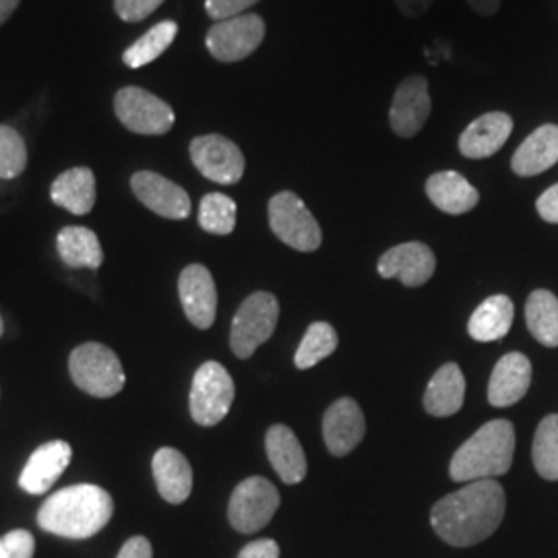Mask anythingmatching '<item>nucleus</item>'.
<instances>
[{"label":"nucleus","instance_id":"dca6fc26","mask_svg":"<svg viewBox=\"0 0 558 558\" xmlns=\"http://www.w3.org/2000/svg\"><path fill=\"white\" fill-rule=\"evenodd\" d=\"M366 422L354 399H338L323 418V439L331 456L343 458L352 453L364 439Z\"/></svg>","mask_w":558,"mask_h":558},{"label":"nucleus","instance_id":"a211bd4d","mask_svg":"<svg viewBox=\"0 0 558 558\" xmlns=\"http://www.w3.org/2000/svg\"><path fill=\"white\" fill-rule=\"evenodd\" d=\"M513 133V119L505 112H488L474 120L459 137V151L470 160H484L499 151Z\"/></svg>","mask_w":558,"mask_h":558},{"label":"nucleus","instance_id":"2f4dec72","mask_svg":"<svg viewBox=\"0 0 558 558\" xmlns=\"http://www.w3.org/2000/svg\"><path fill=\"white\" fill-rule=\"evenodd\" d=\"M199 226L209 234H232L236 228V203L221 193L205 195L201 199Z\"/></svg>","mask_w":558,"mask_h":558},{"label":"nucleus","instance_id":"9b49d317","mask_svg":"<svg viewBox=\"0 0 558 558\" xmlns=\"http://www.w3.org/2000/svg\"><path fill=\"white\" fill-rule=\"evenodd\" d=\"M191 160L205 179L218 184H236L244 174L239 145L221 135H201L191 141Z\"/></svg>","mask_w":558,"mask_h":558},{"label":"nucleus","instance_id":"4be33fe9","mask_svg":"<svg viewBox=\"0 0 558 558\" xmlns=\"http://www.w3.org/2000/svg\"><path fill=\"white\" fill-rule=\"evenodd\" d=\"M558 161V126L542 124L523 141L511 160L513 172L521 179L538 177Z\"/></svg>","mask_w":558,"mask_h":558},{"label":"nucleus","instance_id":"6e6552de","mask_svg":"<svg viewBox=\"0 0 558 558\" xmlns=\"http://www.w3.org/2000/svg\"><path fill=\"white\" fill-rule=\"evenodd\" d=\"M278 507V488L269 480L253 476L242 480L234 488L228 505V519L240 534H255L274 519Z\"/></svg>","mask_w":558,"mask_h":558},{"label":"nucleus","instance_id":"473e14b6","mask_svg":"<svg viewBox=\"0 0 558 558\" xmlns=\"http://www.w3.org/2000/svg\"><path fill=\"white\" fill-rule=\"evenodd\" d=\"M27 168V145L9 124H0V179L13 180Z\"/></svg>","mask_w":558,"mask_h":558},{"label":"nucleus","instance_id":"4468645a","mask_svg":"<svg viewBox=\"0 0 558 558\" xmlns=\"http://www.w3.org/2000/svg\"><path fill=\"white\" fill-rule=\"evenodd\" d=\"M179 294L189 320L199 329H209L218 313V290L209 269L199 263L184 267L179 278Z\"/></svg>","mask_w":558,"mask_h":558},{"label":"nucleus","instance_id":"39448f33","mask_svg":"<svg viewBox=\"0 0 558 558\" xmlns=\"http://www.w3.org/2000/svg\"><path fill=\"white\" fill-rule=\"evenodd\" d=\"M279 319V302L269 292H255L240 304L232 320L230 345L239 359H251L257 348L271 339Z\"/></svg>","mask_w":558,"mask_h":558},{"label":"nucleus","instance_id":"9d476101","mask_svg":"<svg viewBox=\"0 0 558 558\" xmlns=\"http://www.w3.org/2000/svg\"><path fill=\"white\" fill-rule=\"evenodd\" d=\"M265 40V21L259 15H239L232 20L216 21L207 32V50L220 62L248 59Z\"/></svg>","mask_w":558,"mask_h":558},{"label":"nucleus","instance_id":"f257e3e1","mask_svg":"<svg viewBox=\"0 0 558 558\" xmlns=\"http://www.w3.org/2000/svg\"><path fill=\"white\" fill-rule=\"evenodd\" d=\"M507 509L505 490L497 480L468 482L433 507L430 523L442 542L468 548L490 538L499 530Z\"/></svg>","mask_w":558,"mask_h":558},{"label":"nucleus","instance_id":"a19ab883","mask_svg":"<svg viewBox=\"0 0 558 558\" xmlns=\"http://www.w3.org/2000/svg\"><path fill=\"white\" fill-rule=\"evenodd\" d=\"M500 2H502V0H468V4H470L478 15H482V17L495 15L500 9Z\"/></svg>","mask_w":558,"mask_h":558},{"label":"nucleus","instance_id":"72a5a7b5","mask_svg":"<svg viewBox=\"0 0 558 558\" xmlns=\"http://www.w3.org/2000/svg\"><path fill=\"white\" fill-rule=\"evenodd\" d=\"M36 539L27 530H13L0 538V558H34Z\"/></svg>","mask_w":558,"mask_h":558},{"label":"nucleus","instance_id":"6ab92c4d","mask_svg":"<svg viewBox=\"0 0 558 558\" xmlns=\"http://www.w3.org/2000/svg\"><path fill=\"white\" fill-rule=\"evenodd\" d=\"M532 385V362L511 352L497 362L488 383V401L495 408H509L523 399Z\"/></svg>","mask_w":558,"mask_h":558},{"label":"nucleus","instance_id":"1a4fd4ad","mask_svg":"<svg viewBox=\"0 0 558 558\" xmlns=\"http://www.w3.org/2000/svg\"><path fill=\"white\" fill-rule=\"evenodd\" d=\"M114 114L137 135H166L174 126V110L141 87H122L114 96Z\"/></svg>","mask_w":558,"mask_h":558},{"label":"nucleus","instance_id":"4c0bfd02","mask_svg":"<svg viewBox=\"0 0 558 558\" xmlns=\"http://www.w3.org/2000/svg\"><path fill=\"white\" fill-rule=\"evenodd\" d=\"M239 558H279V546L276 539H255L240 550Z\"/></svg>","mask_w":558,"mask_h":558},{"label":"nucleus","instance_id":"aec40b11","mask_svg":"<svg viewBox=\"0 0 558 558\" xmlns=\"http://www.w3.org/2000/svg\"><path fill=\"white\" fill-rule=\"evenodd\" d=\"M154 478L161 499L170 505H180L191 497L193 490V468L179 449L161 447L151 461Z\"/></svg>","mask_w":558,"mask_h":558},{"label":"nucleus","instance_id":"a878e982","mask_svg":"<svg viewBox=\"0 0 558 558\" xmlns=\"http://www.w3.org/2000/svg\"><path fill=\"white\" fill-rule=\"evenodd\" d=\"M515 308L509 296H490L474 311L468 323V331L476 341H499L513 325Z\"/></svg>","mask_w":558,"mask_h":558},{"label":"nucleus","instance_id":"7c9ffc66","mask_svg":"<svg viewBox=\"0 0 558 558\" xmlns=\"http://www.w3.org/2000/svg\"><path fill=\"white\" fill-rule=\"evenodd\" d=\"M532 459L542 478L558 480V414H550L539 422L532 445Z\"/></svg>","mask_w":558,"mask_h":558},{"label":"nucleus","instance_id":"c9c22d12","mask_svg":"<svg viewBox=\"0 0 558 558\" xmlns=\"http://www.w3.org/2000/svg\"><path fill=\"white\" fill-rule=\"evenodd\" d=\"M259 0H205V11L211 20H232V17L244 15Z\"/></svg>","mask_w":558,"mask_h":558},{"label":"nucleus","instance_id":"f3484780","mask_svg":"<svg viewBox=\"0 0 558 558\" xmlns=\"http://www.w3.org/2000/svg\"><path fill=\"white\" fill-rule=\"evenodd\" d=\"M73 458V449L64 440H50L38 447L20 476V486L29 495H46L64 474Z\"/></svg>","mask_w":558,"mask_h":558},{"label":"nucleus","instance_id":"0eeeda50","mask_svg":"<svg viewBox=\"0 0 558 558\" xmlns=\"http://www.w3.org/2000/svg\"><path fill=\"white\" fill-rule=\"evenodd\" d=\"M269 226L290 248L313 253L323 242L320 226L299 195L283 191L269 201Z\"/></svg>","mask_w":558,"mask_h":558},{"label":"nucleus","instance_id":"393cba45","mask_svg":"<svg viewBox=\"0 0 558 558\" xmlns=\"http://www.w3.org/2000/svg\"><path fill=\"white\" fill-rule=\"evenodd\" d=\"M50 197L59 207L71 211L73 216H87L96 205L94 172L85 166L62 172L59 179L52 182Z\"/></svg>","mask_w":558,"mask_h":558},{"label":"nucleus","instance_id":"7ed1b4c3","mask_svg":"<svg viewBox=\"0 0 558 558\" xmlns=\"http://www.w3.org/2000/svg\"><path fill=\"white\" fill-rule=\"evenodd\" d=\"M515 456V428L509 420L484 424L472 439L465 440L451 459V478L476 482L505 476Z\"/></svg>","mask_w":558,"mask_h":558},{"label":"nucleus","instance_id":"f704fd0d","mask_svg":"<svg viewBox=\"0 0 558 558\" xmlns=\"http://www.w3.org/2000/svg\"><path fill=\"white\" fill-rule=\"evenodd\" d=\"M163 0H114V9L120 20L126 23H140L158 11Z\"/></svg>","mask_w":558,"mask_h":558},{"label":"nucleus","instance_id":"cd10ccee","mask_svg":"<svg viewBox=\"0 0 558 558\" xmlns=\"http://www.w3.org/2000/svg\"><path fill=\"white\" fill-rule=\"evenodd\" d=\"M530 333L546 348H558V299L548 290H536L525 302Z\"/></svg>","mask_w":558,"mask_h":558},{"label":"nucleus","instance_id":"ea45409f","mask_svg":"<svg viewBox=\"0 0 558 558\" xmlns=\"http://www.w3.org/2000/svg\"><path fill=\"white\" fill-rule=\"evenodd\" d=\"M433 2L435 0H396L399 11L405 17H420V15H424L433 7Z\"/></svg>","mask_w":558,"mask_h":558},{"label":"nucleus","instance_id":"c756f323","mask_svg":"<svg viewBox=\"0 0 558 558\" xmlns=\"http://www.w3.org/2000/svg\"><path fill=\"white\" fill-rule=\"evenodd\" d=\"M336 350H338L336 329L329 323L317 320L306 329L304 339L296 350V356H294L296 368L308 371V368L317 366L320 360L329 359Z\"/></svg>","mask_w":558,"mask_h":558},{"label":"nucleus","instance_id":"423d86ee","mask_svg":"<svg viewBox=\"0 0 558 558\" xmlns=\"http://www.w3.org/2000/svg\"><path fill=\"white\" fill-rule=\"evenodd\" d=\"M234 380L220 362H205L195 373L191 387V416L199 426H216L228 416L234 403Z\"/></svg>","mask_w":558,"mask_h":558},{"label":"nucleus","instance_id":"20e7f679","mask_svg":"<svg viewBox=\"0 0 558 558\" xmlns=\"http://www.w3.org/2000/svg\"><path fill=\"white\" fill-rule=\"evenodd\" d=\"M71 379L94 398H114L122 391L126 377L120 359L104 343H83L69 359Z\"/></svg>","mask_w":558,"mask_h":558},{"label":"nucleus","instance_id":"f8f14e48","mask_svg":"<svg viewBox=\"0 0 558 558\" xmlns=\"http://www.w3.org/2000/svg\"><path fill=\"white\" fill-rule=\"evenodd\" d=\"M433 100L428 92V81L422 75H412L399 83L389 110V122L398 137H416L430 117Z\"/></svg>","mask_w":558,"mask_h":558},{"label":"nucleus","instance_id":"58836bf2","mask_svg":"<svg viewBox=\"0 0 558 558\" xmlns=\"http://www.w3.org/2000/svg\"><path fill=\"white\" fill-rule=\"evenodd\" d=\"M154 557V548L151 542L143 536H135V538L124 542V546L120 548L119 557L117 558H151Z\"/></svg>","mask_w":558,"mask_h":558},{"label":"nucleus","instance_id":"f03ea898","mask_svg":"<svg viewBox=\"0 0 558 558\" xmlns=\"http://www.w3.org/2000/svg\"><path fill=\"white\" fill-rule=\"evenodd\" d=\"M114 515V500L96 484H75L44 500L38 525L60 538L85 539L101 532Z\"/></svg>","mask_w":558,"mask_h":558},{"label":"nucleus","instance_id":"37998d69","mask_svg":"<svg viewBox=\"0 0 558 558\" xmlns=\"http://www.w3.org/2000/svg\"><path fill=\"white\" fill-rule=\"evenodd\" d=\"M2 331H4V325H2V319H0V336H2Z\"/></svg>","mask_w":558,"mask_h":558},{"label":"nucleus","instance_id":"412c9836","mask_svg":"<svg viewBox=\"0 0 558 558\" xmlns=\"http://www.w3.org/2000/svg\"><path fill=\"white\" fill-rule=\"evenodd\" d=\"M265 449L274 470L286 484H300L306 478V456L290 426H271L265 437Z\"/></svg>","mask_w":558,"mask_h":558},{"label":"nucleus","instance_id":"b1692460","mask_svg":"<svg viewBox=\"0 0 558 558\" xmlns=\"http://www.w3.org/2000/svg\"><path fill=\"white\" fill-rule=\"evenodd\" d=\"M465 399V379L458 364L440 366L424 393V410L430 416L447 418L458 414Z\"/></svg>","mask_w":558,"mask_h":558},{"label":"nucleus","instance_id":"5701e85b","mask_svg":"<svg viewBox=\"0 0 558 558\" xmlns=\"http://www.w3.org/2000/svg\"><path fill=\"white\" fill-rule=\"evenodd\" d=\"M426 195L433 201L440 211L449 216H461L472 211L478 205L480 193L453 170L437 172L426 180Z\"/></svg>","mask_w":558,"mask_h":558},{"label":"nucleus","instance_id":"2eb2a0df","mask_svg":"<svg viewBox=\"0 0 558 558\" xmlns=\"http://www.w3.org/2000/svg\"><path fill=\"white\" fill-rule=\"evenodd\" d=\"M437 259L424 242H403L379 259L380 278H398L408 288H420L435 276Z\"/></svg>","mask_w":558,"mask_h":558},{"label":"nucleus","instance_id":"ddd939ff","mask_svg":"<svg viewBox=\"0 0 558 558\" xmlns=\"http://www.w3.org/2000/svg\"><path fill=\"white\" fill-rule=\"evenodd\" d=\"M131 189L135 197L154 214L166 220H186L191 216L189 193L172 180L161 174L143 170L131 179Z\"/></svg>","mask_w":558,"mask_h":558},{"label":"nucleus","instance_id":"79ce46f5","mask_svg":"<svg viewBox=\"0 0 558 558\" xmlns=\"http://www.w3.org/2000/svg\"><path fill=\"white\" fill-rule=\"evenodd\" d=\"M20 2L21 0H0V25L15 13Z\"/></svg>","mask_w":558,"mask_h":558},{"label":"nucleus","instance_id":"bb28decb","mask_svg":"<svg viewBox=\"0 0 558 558\" xmlns=\"http://www.w3.org/2000/svg\"><path fill=\"white\" fill-rule=\"evenodd\" d=\"M57 248L62 263L75 269H98L104 263L100 240L89 228L83 226L62 228L57 236Z\"/></svg>","mask_w":558,"mask_h":558},{"label":"nucleus","instance_id":"e433bc0d","mask_svg":"<svg viewBox=\"0 0 558 558\" xmlns=\"http://www.w3.org/2000/svg\"><path fill=\"white\" fill-rule=\"evenodd\" d=\"M539 218L548 223H558V184L550 186L548 191H544L539 195L538 203H536Z\"/></svg>","mask_w":558,"mask_h":558},{"label":"nucleus","instance_id":"c85d7f7f","mask_svg":"<svg viewBox=\"0 0 558 558\" xmlns=\"http://www.w3.org/2000/svg\"><path fill=\"white\" fill-rule=\"evenodd\" d=\"M179 34V25L177 21H161L158 25H154L145 36H141L140 40L131 44L124 54L122 62L129 69H140L156 59H160L161 54L172 46V41Z\"/></svg>","mask_w":558,"mask_h":558}]
</instances>
